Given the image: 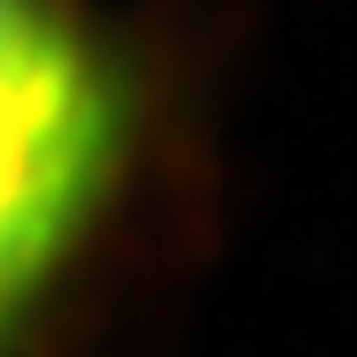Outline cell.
I'll list each match as a JSON object with an SVG mask.
<instances>
[{
	"instance_id": "cell-1",
	"label": "cell",
	"mask_w": 357,
	"mask_h": 357,
	"mask_svg": "<svg viewBox=\"0 0 357 357\" xmlns=\"http://www.w3.org/2000/svg\"><path fill=\"white\" fill-rule=\"evenodd\" d=\"M212 226V88L168 0H0V357H153Z\"/></svg>"
}]
</instances>
